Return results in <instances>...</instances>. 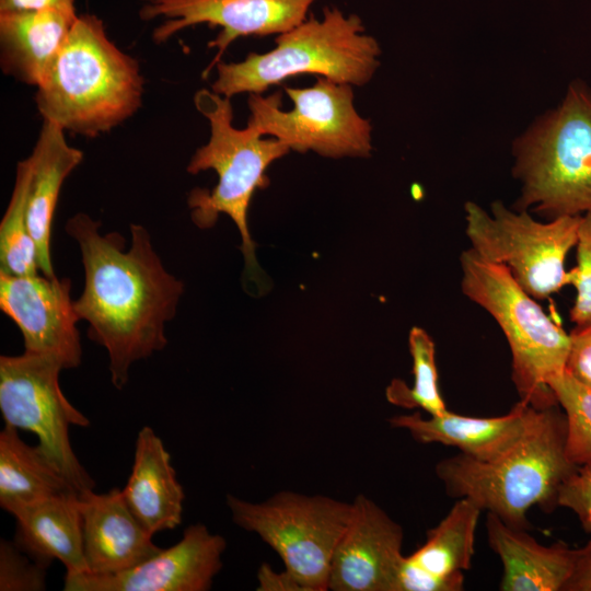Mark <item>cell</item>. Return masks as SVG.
I'll return each mask as SVG.
<instances>
[{"label": "cell", "mask_w": 591, "mask_h": 591, "mask_svg": "<svg viewBox=\"0 0 591 591\" xmlns=\"http://www.w3.org/2000/svg\"><path fill=\"white\" fill-rule=\"evenodd\" d=\"M195 105L209 120L211 135L192 157L187 172L213 170L218 183L211 190L195 188L188 194L192 220L199 229H209L221 213L230 217L241 235L248 279H258L260 268L255 256L256 244L248 230L247 211L255 190L269 185L265 174L268 166L290 149L276 138H262L252 127L235 128L230 99L213 91H198Z\"/></svg>", "instance_id": "cell-5"}, {"label": "cell", "mask_w": 591, "mask_h": 591, "mask_svg": "<svg viewBox=\"0 0 591 591\" xmlns=\"http://www.w3.org/2000/svg\"><path fill=\"white\" fill-rule=\"evenodd\" d=\"M142 93L137 60L107 37L101 19L82 14L37 85L35 101L44 120L96 137L131 117Z\"/></svg>", "instance_id": "cell-2"}, {"label": "cell", "mask_w": 591, "mask_h": 591, "mask_svg": "<svg viewBox=\"0 0 591 591\" xmlns=\"http://www.w3.org/2000/svg\"><path fill=\"white\" fill-rule=\"evenodd\" d=\"M566 417V452L577 466H591V387L564 371L548 381Z\"/></svg>", "instance_id": "cell-27"}, {"label": "cell", "mask_w": 591, "mask_h": 591, "mask_svg": "<svg viewBox=\"0 0 591 591\" xmlns=\"http://www.w3.org/2000/svg\"><path fill=\"white\" fill-rule=\"evenodd\" d=\"M68 493L78 491L42 449L27 444L16 428L4 425L0 431V507L14 515Z\"/></svg>", "instance_id": "cell-24"}, {"label": "cell", "mask_w": 591, "mask_h": 591, "mask_svg": "<svg viewBox=\"0 0 591 591\" xmlns=\"http://www.w3.org/2000/svg\"><path fill=\"white\" fill-rule=\"evenodd\" d=\"M121 493L130 511L150 534L173 530L182 523L183 486L176 478L171 454L149 426L137 434L131 474Z\"/></svg>", "instance_id": "cell-20"}, {"label": "cell", "mask_w": 591, "mask_h": 591, "mask_svg": "<svg viewBox=\"0 0 591 591\" xmlns=\"http://www.w3.org/2000/svg\"><path fill=\"white\" fill-rule=\"evenodd\" d=\"M403 538L396 521L373 500L358 495L332 558L328 590L395 591Z\"/></svg>", "instance_id": "cell-15"}, {"label": "cell", "mask_w": 591, "mask_h": 591, "mask_svg": "<svg viewBox=\"0 0 591 591\" xmlns=\"http://www.w3.org/2000/svg\"><path fill=\"white\" fill-rule=\"evenodd\" d=\"M465 234L471 250L485 260L506 266L534 299H545L570 285L567 254L577 244L581 216L546 222L528 210H511L501 201L490 213L473 201L464 206Z\"/></svg>", "instance_id": "cell-9"}, {"label": "cell", "mask_w": 591, "mask_h": 591, "mask_svg": "<svg viewBox=\"0 0 591 591\" xmlns=\"http://www.w3.org/2000/svg\"><path fill=\"white\" fill-rule=\"evenodd\" d=\"M576 247L577 265L569 271L576 298L569 315L581 327L591 323V211L581 216Z\"/></svg>", "instance_id": "cell-29"}, {"label": "cell", "mask_w": 591, "mask_h": 591, "mask_svg": "<svg viewBox=\"0 0 591 591\" xmlns=\"http://www.w3.org/2000/svg\"><path fill=\"white\" fill-rule=\"evenodd\" d=\"M69 278L15 276L0 271V309L19 327L24 351L56 359L65 369L80 366V321Z\"/></svg>", "instance_id": "cell-13"}, {"label": "cell", "mask_w": 591, "mask_h": 591, "mask_svg": "<svg viewBox=\"0 0 591 591\" xmlns=\"http://www.w3.org/2000/svg\"><path fill=\"white\" fill-rule=\"evenodd\" d=\"M556 505L571 510L584 532L591 536V466H578L563 482L557 493Z\"/></svg>", "instance_id": "cell-30"}, {"label": "cell", "mask_w": 591, "mask_h": 591, "mask_svg": "<svg viewBox=\"0 0 591 591\" xmlns=\"http://www.w3.org/2000/svg\"><path fill=\"white\" fill-rule=\"evenodd\" d=\"M233 522L257 534L306 591L328 590L336 546L352 515V502L282 490L263 502L227 496Z\"/></svg>", "instance_id": "cell-8"}, {"label": "cell", "mask_w": 591, "mask_h": 591, "mask_svg": "<svg viewBox=\"0 0 591 591\" xmlns=\"http://www.w3.org/2000/svg\"><path fill=\"white\" fill-rule=\"evenodd\" d=\"M13 517L16 520L13 542L32 559L46 568L59 560L66 571L86 570L78 493L33 503Z\"/></svg>", "instance_id": "cell-23"}, {"label": "cell", "mask_w": 591, "mask_h": 591, "mask_svg": "<svg viewBox=\"0 0 591 591\" xmlns=\"http://www.w3.org/2000/svg\"><path fill=\"white\" fill-rule=\"evenodd\" d=\"M480 507L459 498L447 515L427 532L425 543L404 556L395 591H461L472 565Z\"/></svg>", "instance_id": "cell-16"}, {"label": "cell", "mask_w": 591, "mask_h": 591, "mask_svg": "<svg viewBox=\"0 0 591 591\" xmlns=\"http://www.w3.org/2000/svg\"><path fill=\"white\" fill-rule=\"evenodd\" d=\"M47 568L32 559L14 542H0V591H43Z\"/></svg>", "instance_id": "cell-28"}, {"label": "cell", "mask_w": 591, "mask_h": 591, "mask_svg": "<svg viewBox=\"0 0 591 591\" xmlns=\"http://www.w3.org/2000/svg\"><path fill=\"white\" fill-rule=\"evenodd\" d=\"M61 370L48 356H1L0 410L4 425L37 437V445L80 494L95 484L72 450L69 429L88 427L90 420L62 393Z\"/></svg>", "instance_id": "cell-11"}, {"label": "cell", "mask_w": 591, "mask_h": 591, "mask_svg": "<svg viewBox=\"0 0 591 591\" xmlns=\"http://www.w3.org/2000/svg\"><path fill=\"white\" fill-rule=\"evenodd\" d=\"M84 572L116 573L135 567L161 548L128 508L121 489L79 494Z\"/></svg>", "instance_id": "cell-17"}, {"label": "cell", "mask_w": 591, "mask_h": 591, "mask_svg": "<svg viewBox=\"0 0 591 591\" xmlns=\"http://www.w3.org/2000/svg\"><path fill=\"white\" fill-rule=\"evenodd\" d=\"M100 225L83 212L65 225L84 268V287L73 305L89 323V338L106 349L112 383L121 390L134 362L166 346L165 324L176 314L184 285L165 269L144 227L130 225L131 245L125 251L121 234H101Z\"/></svg>", "instance_id": "cell-1"}, {"label": "cell", "mask_w": 591, "mask_h": 591, "mask_svg": "<svg viewBox=\"0 0 591 591\" xmlns=\"http://www.w3.org/2000/svg\"><path fill=\"white\" fill-rule=\"evenodd\" d=\"M408 346L413 359V386L394 379L386 387V399L406 409L420 408L431 416L448 412L439 389L434 341L425 329L414 326Z\"/></svg>", "instance_id": "cell-26"}, {"label": "cell", "mask_w": 591, "mask_h": 591, "mask_svg": "<svg viewBox=\"0 0 591 591\" xmlns=\"http://www.w3.org/2000/svg\"><path fill=\"white\" fill-rule=\"evenodd\" d=\"M564 591H591V540L577 549L575 569Z\"/></svg>", "instance_id": "cell-33"}, {"label": "cell", "mask_w": 591, "mask_h": 591, "mask_svg": "<svg viewBox=\"0 0 591 591\" xmlns=\"http://www.w3.org/2000/svg\"><path fill=\"white\" fill-rule=\"evenodd\" d=\"M517 210L548 220L591 211V93L571 86L558 109L515 146Z\"/></svg>", "instance_id": "cell-7"}, {"label": "cell", "mask_w": 591, "mask_h": 591, "mask_svg": "<svg viewBox=\"0 0 591 591\" xmlns=\"http://www.w3.org/2000/svg\"><path fill=\"white\" fill-rule=\"evenodd\" d=\"M258 591H306L302 583L286 568L276 571L268 564H262L257 572Z\"/></svg>", "instance_id": "cell-32"}, {"label": "cell", "mask_w": 591, "mask_h": 591, "mask_svg": "<svg viewBox=\"0 0 591 591\" xmlns=\"http://www.w3.org/2000/svg\"><path fill=\"white\" fill-rule=\"evenodd\" d=\"M359 16L326 8L323 20L311 16L276 38L265 54L251 53L241 62L217 63L212 91L231 99L260 94L298 74H317L338 83L363 85L379 67L378 42L363 33Z\"/></svg>", "instance_id": "cell-4"}, {"label": "cell", "mask_w": 591, "mask_h": 591, "mask_svg": "<svg viewBox=\"0 0 591 591\" xmlns=\"http://www.w3.org/2000/svg\"><path fill=\"white\" fill-rule=\"evenodd\" d=\"M77 18V13L58 9L0 12L2 71L22 83L37 86Z\"/></svg>", "instance_id": "cell-21"}, {"label": "cell", "mask_w": 591, "mask_h": 591, "mask_svg": "<svg viewBox=\"0 0 591 591\" xmlns=\"http://www.w3.org/2000/svg\"><path fill=\"white\" fill-rule=\"evenodd\" d=\"M32 172L30 157L19 162L11 199L0 223V271L8 275L40 273L26 219Z\"/></svg>", "instance_id": "cell-25"}, {"label": "cell", "mask_w": 591, "mask_h": 591, "mask_svg": "<svg viewBox=\"0 0 591 591\" xmlns=\"http://www.w3.org/2000/svg\"><path fill=\"white\" fill-rule=\"evenodd\" d=\"M566 372L591 387V323L570 333V350Z\"/></svg>", "instance_id": "cell-31"}, {"label": "cell", "mask_w": 591, "mask_h": 591, "mask_svg": "<svg viewBox=\"0 0 591 591\" xmlns=\"http://www.w3.org/2000/svg\"><path fill=\"white\" fill-rule=\"evenodd\" d=\"M463 294L493 316L512 356L511 379L520 401L536 409L557 404L548 381L566 370L570 334L556 324L509 269L483 259L471 248L461 253Z\"/></svg>", "instance_id": "cell-6"}, {"label": "cell", "mask_w": 591, "mask_h": 591, "mask_svg": "<svg viewBox=\"0 0 591 591\" xmlns=\"http://www.w3.org/2000/svg\"><path fill=\"white\" fill-rule=\"evenodd\" d=\"M293 103L281 109V93L251 94L247 126L273 136L290 150H312L329 158L368 157L372 150L371 125L354 106L350 84L318 77L310 88L285 86Z\"/></svg>", "instance_id": "cell-10"}, {"label": "cell", "mask_w": 591, "mask_h": 591, "mask_svg": "<svg viewBox=\"0 0 591 591\" xmlns=\"http://www.w3.org/2000/svg\"><path fill=\"white\" fill-rule=\"evenodd\" d=\"M40 9L76 13L74 0H0V12Z\"/></svg>", "instance_id": "cell-34"}, {"label": "cell", "mask_w": 591, "mask_h": 591, "mask_svg": "<svg viewBox=\"0 0 591 591\" xmlns=\"http://www.w3.org/2000/svg\"><path fill=\"white\" fill-rule=\"evenodd\" d=\"M227 542L204 524L186 528L173 546L107 575L66 571L65 591H207L222 568Z\"/></svg>", "instance_id": "cell-12"}, {"label": "cell", "mask_w": 591, "mask_h": 591, "mask_svg": "<svg viewBox=\"0 0 591 591\" xmlns=\"http://www.w3.org/2000/svg\"><path fill=\"white\" fill-rule=\"evenodd\" d=\"M486 533L503 567L499 590L564 591L575 569L577 549L561 542L542 545L525 529L513 528L489 512Z\"/></svg>", "instance_id": "cell-19"}, {"label": "cell", "mask_w": 591, "mask_h": 591, "mask_svg": "<svg viewBox=\"0 0 591 591\" xmlns=\"http://www.w3.org/2000/svg\"><path fill=\"white\" fill-rule=\"evenodd\" d=\"M140 1H143V2H146V3H150V2H152L153 0H140Z\"/></svg>", "instance_id": "cell-35"}, {"label": "cell", "mask_w": 591, "mask_h": 591, "mask_svg": "<svg viewBox=\"0 0 591 591\" xmlns=\"http://www.w3.org/2000/svg\"><path fill=\"white\" fill-rule=\"evenodd\" d=\"M59 125L44 120L30 155L33 165L26 219L34 240L39 271L56 277L50 256L51 225L61 186L82 162L83 152L71 147Z\"/></svg>", "instance_id": "cell-22"}, {"label": "cell", "mask_w": 591, "mask_h": 591, "mask_svg": "<svg viewBox=\"0 0 591 591\" xmlns=\"http://www.w3.org/2000/svg\"><path fill=\"white\" fill-rule=\"evenodd\" d=\"M566 417L559 405L542 410L526 436L493 461L463 453L437 463L436 475L447 494L468 498L482 510L517 529H528V511H552L563 482L577 470L566 452Z\"/></svg>", "instance_id": "cell-3"}, {"label": "cell", "mask_w": 591, "mask_h": 591, "mask_svg": "<svg viewBox=\"0 0 591 591\" xmlns=\"http://www.w3.org/2000/svg\"><path fill=\"white\" fill-rule=\"evenodd\" d=\"M315 0H153L140 10L144 21L164 16L153 32L163 43L177 32L196 24L220 26L221 32L208 46L216 48L217 63L229 45L240 36L285 33L305 20ZM207 71V72H208Z\"/></svg>", "instance_id": "cell-14"}, {"label": "cell", "mask_w": 591, "mask_h": 591, "mask_svg": "<svg viewBox=\"0 0 591 591\" xmlns=\"http://www.w3.org/2000/svg\"><path fill=\"white\" fill-rule=\"evenodd\" d=\"M543 409L519 401L507 414L496 417H470L451 410L424 418L420 413L389 419L392 427L407 430L420 443H441L457 448L478 461L501 456L535 426Z\"/></svg>", "instance_id": "cell-18"}]
</instances>
